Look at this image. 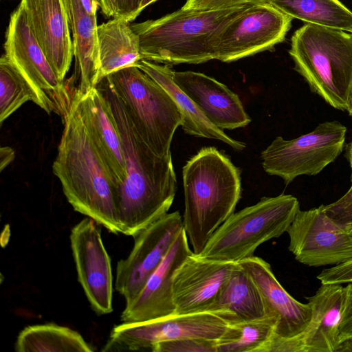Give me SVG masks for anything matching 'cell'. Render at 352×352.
<instances>
[{"label": "cell", "instance_id": "3957f363", "mask_svg": "<svg viewBox=\"0 0 352 352\" xmlns=\"http://www.w3.org/2000/svg\"><path fill=\"white\" fill-rule=\"evenodd\" d=\"M184 230L199 254L214 231L234 213L241 196V172L224 153L201 148L182 169Z\"/></svg>", "mask_w": 352, "mask_h": 352}, {"label": "cell", "instance_id": "60d3db41", "mask_svg": "<svg viewBox=\"0 0 352 352\" xmlns=\"http://www.w3.org/2000/svg\"><path fill=\"white\" fill-rule=\"evenodd\" d=\"M248 2L252 3H265L267 2L268 0H246Z\"/></svg>", "mask_w": 352, "mask_h": 352}, {"label": "cell", "instance_id": "6da1fadb", "mask_svg": "<svg viewBox=\"0 0 352 352\" xmlns=\"http://www.w3.org/2000/svg\"><path fill=\"white\" fill-rule=\"evenodd\" d=\"M119 133L126 177L119 188L121 233L134 236L168 213L177 191L172 155L161 157L145 143L106 77L96 85Z\"/></svg>", "mask_w": 352, "mask_h": 352}, {"label": "cell", "instance_id": "7c38bea8", "mask_svg": "<svg viewBox=\"0 0 352 352\" xmlns=\"http://www.w3.org/2000/svg\"><path fill=\"white\" fill-rule=\"evenodd\" d=\"M292 19L267 2L252 3L221 32L217 60L230 63L273 48L285 39Z\"/></svg>", "mask_w": 352, "mask_h": 352}, {"label": "cell", "instance_id": "8992f818", "mask_svg": "<svg viewBox=\"0 0 352 352\" xmlns=\"http://www.w3.org/2000/svg\"><path fill=\"white\" fill-rule=\"evenodd\" d=\"M299 210V202L292 195L263 197L256 204L232 214L197 255L238 263L253 256L262 243L287 232Z\"/></svg>", "mask_w": 352, "mask_h": 352}, {"label": "cell", "instance_id": "2e32d148", "mask_svg": "<svg viewBox=\"0 0 352 352\" xmlns=\"http://www.w3.org/2000/svg\"><path fill=\"white\" fill-rule=\"evenodd\" d=\"M235 264L188 256L173 277L175 314L209 311Z\"/></svg>", "mask_w": 352, "mask_h": 352}, {"label": "cell", "instance_id": "9a60e30c", "mask_svg": "<svg viewBox=\"0 0 352 352\" xmlns=\"http://www.w3.org/2000/svg\"><path fill=\"white\" fill-rule=\"evenodd\" d=\"M238 263L257 285L268 312L278 318L267 351L278 352L283 344L305 331L312 317V307L308 302L302 303L289 295L276 278L270 265L263 258L253 255Z\"/></svg>", "mask_w": 352, "mask_h": 352}, {"label": "cell", "instance_id": "f546056e", "mask_svg": "<svg viewBox=\"0 0 352 352\" xmlns=\"http://www.w3.org/2000/svg\"><path fill=\"white\" fill-rule=\"evenodd\" d=\"M153 352H217V340L188 338L156 343Z\"/></svg>", "mask_w": 352, "mask_h": 352}, {"label": "cell", "instance_id": "603a6c76", "mask_svg": "<svg viewBox=\"0 0 352 352\" xmlns=\"http://www.w3.org/2000/svg\"><path fill=\"white\" fill-rule=\"evenodd\" d=\"M72 34L74 56L80 76L77 89L82 94L99 82V47L96 16L86 12L80 0H63Z\"/></svg>", "mask_w": 352, "mask_h": 352}, {"label": "cell", "instance_id": "ee69618b", "mask_svg": "<svg viewBox=\"0 0 352 352\" xmlns=\"http://www.w3.org/2000/svg\"><path fill=\"white\" fill-rule=\"evenodd\" d=\"M352 34V33H351Z\"/></svg>", "mask_w": 352, "mask_h": 352}, {"label": "cell", "instance_id": "5bb4252c", "mask_svg": "<svg viewBox=\"0 0 352 352\" xmlns=\"http://www.w3.org/2000/svg\"><path fill=\"white\" fill-rule=\"evenodd\" d=\"M96 221L85 218L71 230L70 243L78 280L93 309L100 315L113 311L111 260Z\"/></svg>", "mask_w": 352, "mask_h": 352}, {"label": "cell", "instance_id": "ba28073f", "mask_svg": "<svg viewBox=\"0 0 352 352\" xmlns=\"http://www.w3.org/2000/svg\"><path fill=\"white\" fill-rule=\"evenodd\" d=\"M346 127L339 121L319 124L312 131L292 140L277 136L261 152V165L270 175L288 185L300 175H316L343 151Z\"/></svg>", "mask_w": 352, "mask_h": 352}, {"label": "cell", "instance_id": "f35d334b", "mask_svg": "<svg viewBox=\"0 0 352 352\" xmlns=\"http://www.w3.org/2000/svg\"><path fill=\"white\" fill-rule=\"evenodd\" d=\"M346 158L348 160L351 170V182H352V140L346 145Z\"/></svg>", "mask_w": 352, "mask_h": 352}, {"label": "cell", "instance_id": "ab89813d", "mask_svg": "<svg viewBox=\"0 0 352 352\" xmlns=\"http://www.w3.org/2000/svg\"><path fill=\"white\" fill-rule=\"evenodd\" d=\"M157 0H142L140 6V13L148 6L153 3V2L156 1Z\"/></svg>", "mask_w": 352, "mask_h": 352}, {"label": "cell", "instance_id": "4dcf8cb0", "mask_svg": "<svg viewBox=\"0 0 352 352\" xmlns=\"http://www.w3.org/2000/svg\"><path fill=\"white\" fill-rule=\"evenodd\" d=\"M324 212L348 232L352 228V184L339 199L324 205Z\"/></svg>", "mask_w": 352, "mask_h": 352}, {"label": "cell", "instance_id": "e575fe53", "mask_svg": "<svg viewBox=\"0 0 352 352\" xmlns=\"http://www.w3.org/2000/svg\"><path fill=\"white\" fill-rule=\"evenodd\" d=\"M142 0H116V14L114 18H120L128 22L133 21L140 14Z\"/></svg>", "mask_w": 352, "mask_h": 352}, {"label": "cell", "instance_id": "7bdbcfd3", "mask_svg": "<svg viewBox=\"0 0 352 352\" xmlns=\"http://www.w3.org/2000/svg\"><path fill=\"white\" fill-rule=\"evenodd\" d=\"M349 114L352 117V109H351V110L349 112Z\"/></svg>", "mask_w": 352, "mask_h": 352}, {"label": "cell", "instance_id": "277c9868", "mask_svg": "<svg viewBox=\"0 0 352 352\" xmlns=\"http://www.w3.org/2000/svg\"><path fill=\"white\" fill-rule=\"evenodd\" d=\"M252 3L214 10L182 8L131 27L139 38L142 59L169 66L203 63L217 60L221 32Z\"/></svg>", "mask_w": 352, "mask_h": 352}, {"label": "cell", "instance_id": "30bf717a", "mask_svg": "<svg viewBox=\"0 0 352 352\" xmlns=\"http://www.w3.org/2000/svg\"><path fill=\"white\" fill-rule=\"evenodd\" d=\"M4 50L5 55L45 100L52 112L63 120L70 108L73 94L57 76L34 36L20 4L10 16Z\"/></svg>", "mask_w": 352, "mask_h": 352}, {"label": "cell", "instance_id": "7a4b0ae2", "mask_svg": "<svg viewBox=\"0 0 352 352\" xmlns=\"http://www.w3.org/2000/svg\"><path fill=\"white\" fill-rule=\"evenodd\" d=\"M62 120L63 131L52 170L65 196L74 210L114 234L121 233L119 185L90 136L74 92Z\"/></svg>", "mask_w": 352, "mask_h": 352}, {"label": "cell", "instance_id": "7402d4cb", "mask_svg": "<svg viewBox=\"0 0 352 352\" xmlns=\"http://www.w3.org/2000/svg\"><path fill=\"white\" fill-rule=\"evenodd\" d=\"M136 66L159 83L171 96L182 116V127L185 133L199 138L223 142L236 151H242L245 144L228 136L204 115L197 104L176 85L174 71L169 65L142 59Z\"/></svg>", "mask_w": 352, "mask_h": 352}, {"label": "cell", "instance_id": "4316f807", "mask_svg": "<svg viewBox=\"0 0 352 352\" xmlns=\"http://www.w3.org/2000/svg\"><path fill=\"white\" fill-rule=\"evenodd\" d=\"M292 19L352 33V12L339 0H268Z\"/></svg>", "mask_w": 352, "mask_h": 352}, {"label": "cell", "instance_id": "b9f144b4", "mask_svg": "<svg viewBox=\"0 0 352 352\" xmlns=\"http://www.w3.org/2000/svg\"><path fill=\"white\" fill-rule=\"evenodd\" d=\"M349 234L352 237V228L349 231Z\"/></svg>", "mask_w": 352, "mask_h": 352}, {"label": "cell", "instance_id": "e0dca14e", "mask_svg": "<svg viewBox=\"0 0 352 352\" xmlns=\"http://www.w3.org/2000/svg\"><path fill=\"white\" fill-rule=\"evenodd\" d=\"M193 253L183 229L166 256L151 274L139 294L126 306L122 322H145L175 315L173 297V277L176 270Z\"/></svg>", "mask_w": 352, "mask_h": 352}, {"label": "cell", "instance_id": "d4e9b609", "mask_svg": "<svg viewBox=\"0 0 352 352\" xmlns=\"http://www.w3.org/2000/svg\"><path fill=\"white\" fill-rule=\"evenodd\" d=\"M99 80L141 60L139 38L129 22L113 18L98 25ZM99 81V82H100Z\"/></svg>", "mask_w": 352, "mask_h": 352}, {"label": "cell", "instance_id": "484cf974", "mask_svg": "<svg viewBox=\"0 0 352 352\" xmlns=\"http://www.w3.org/2000/svg\"><path fill=\"white\" fill-rule=\"evenodd\" d=\"M14 349L17 352L93 351L78 332L52 323L24 328L16 338Z\"/></svg>", "mask_w": 352, "mask_h": 352}, {"label": "cell", "instance_id": "d6a6232c", "mask_svg": "<svg viewBox=\"0 0 352 352\" xmlns=\"http://www.w3.org/2000/svg\"><path fill=\"white\" fill-rule=\"evenodd\" d=\"M346 284L344 287L345 297L339 328L340 344L352 338V282Z\"/></svg>", "mask_w": 352, "mask_h": 352}, {"label": "cell", "instance_id": "1f68e13d", "mask_svg": "<svg viewBox=\"0 0 352 352\" xmlns=\"http://www.w3.org/2000/svg\"><path fill=\"white\" fill-rule=\"evenodd\" d=\"M321 284H345L352 282V260L324 269L317 276Z\"/></svg>", "mask_w": 352, "mask_h": 352}, {"label": "cell", "instance_id": "8d00e7d4", "mask_svg": "<svg viewBox=\"0 0 352 352\" xmlns=\"http://www.w3.org/2000/svg\"><path fill=\"white\" fill-rule=\"evenodd\" d=\"M102 13L107 17L114 18L116 14V0H99Z\"/></svg>", "mask_w": 352, "mask_h": 352}, {"label": "cell", "instance_id": "4fadbf2b", "mask_svg": "<svg viewBox=\"0 0 352 352\" xmlns=\"http://www.w3.org/2000/svg\"><path fill=\"white\" fill-rule=\"evenodd\" d=\"M183 229L182 215L175 211L166 213L133 236L131 252L118 263L116 268V289L126 303L139 294Z\"/></svg>", "mask_w": 352, "mask_h": 352}, {"label": "cell", "instance_id": "d590c367", "mask_svg": "<svg viewBox=\"0 0 352 352\" xmlns=\"http://www.w3.org/2000/svg\"><path fill=\"white\" fill-rule=\"evenodd\" d=\"M15 157L14 151L9 146H1L0 148V170L6 168Z\"/></svg>", "mask_w": 352, "mask_h": 352}, {"label": "cell", "instance_id": "ac0fdd59", "mask_svg": "<svg viewBox=\"0 0 352 352\" xmlns=\"http://www.w3.org/2000/svg\"><path fill=\"white\" fill-rule=\"evenodd\" d=\"M20 5L57 76L64 80L74 56V48L63 1L21 0Z\"/></svg>", "mask_w": 352, "mask_h": 352}, {"label": "cell", "instance_id": "74e56055", "mask_svg": "<svg viewBox=\"0 0 352 352\" xmlns=\"http://www.w3.org/2000/svg\"><path fill=\"white\" fill-rule=\"evenodd\" d=\"M336 352H352V338L341 342L337 347Z\"/></svg>", "mask_w": 352, "mask_h": 352}, {"label": "cell", "instance_id": "836d02e7", "mask_svg": "<svg viewBox=\"0 0 352 352\" xmlns=\"http://www.w3.org/2000/svg\"><path fill=\"white\" fill-rule=\"evenodd\" d=\"M246 0H187L184 9L214 10L243 5Z\"/></svg>", "mask_w": 352, "mask_h": 352}, {"label": "cell", "instance_id": "cb8c5ba5", "mask_svg": "<svg viewBox=\"0 0 352 352\" xmlns=\"http://www.w3.org/2000/svg\"><path fill=\"white\" fill-rule=\"evenodd\" d=\"M209 311L226 312L230 324L270 314L257 285L239 263L235 264Z\"/></svg>", "mask_w": 352, "mask_h": 352}, {"label": "cell", "instance_id": "44dd1931", "mask_svg": "<svg viewBox=\"0 0 352 352\" xmlns=\"http://www.w3.org/2000/svg\"><path fill=\"white\" fill-rule=\"evenodd\" d=\"M74 92L90 136L120 188L126 177L125 161L119 133L107 102L96 87L85 94L78 89Z\"/></svg>", "mask_w": 352, "mask_h": 352}, {"label": "cell", "instance_id": "9c48e42d", "mask_svg": "<svg viewBox=\"0 0 352 352\" xmlns=\"http://www.w3.org/2000/svg\"><path fill=\"white\" fill-rule=\"evenodd\" d=\"M225 311H206L115 326L102 351L150 350L157 342L188 338L218 340L228 328Z\"/></svg>", "mask_w": 352, "mask_h": 352}, {"label": "cell", "instance_id": "52a82bcc", "mask_svg": "<svg viewBox=\"0 0 352 352\" xmlns=\"http://www.w3.org/2000/svg\"><path fill=\"white\" fill-rule=\"evenodd\" d=\"M106 78L145 143L159 156L171 155V142L182 116L170 94L137 66Z\"/></svg>", "mask_w": 352, "mask_h": 352}, {"label": "cell", "instance_id": "5b68a950", "mask_svg": "<svg viewBox=\"0 0 352 352\" xmlns=\"http://www.w3.org/2000/svg\"><path fill=\"white\" fill-rule=\"evenodd\" d=\"M289 53L311 91L334 109L351 110V33L305 23L294 33Z\"/></svg>", "mask_w": 352, "mask_h": 352}, {"label": "cell", "instance_id": "83f0119b", "mask_svg": "<svg viewBox=\"0 0 352 352\" xmlns=\"http://www.w3.org/2000/svg\"><path fill=\"white\" fill-rule=\"evenodd\" d=\"M278 322V316L270 314L230 324L217 340V352H267Z\"/></svg>", "mask_w": 352, "mask_h": 352}, {"label": "cell", "instance_id": "ffe728a7", "mask_svg": "<svg viewBox=\"0 0 352 352\" xmlns=\"http://www.w3.org/2000/svg\"><path fill=\"white\" fill-rule=\"evenodd\" d=\"M345 297L341 284H322L315 294L307 298L312 317L305 331L283 344L278 352H336Z\"/></svg>", "mask_w": 352, "mask_h": 352}, {"label": "cell", "instance_id": "f1b7e54d", "mask_svg": "<svg viewBox=\"0 0 352 352\" xmlns=\"http://www.w3.org/2000/svg\"><path fill=\"white\" fill-rule=\"evenodd\" d=\"M28 101L50 114L45 100L5 55L0 59V124Z\"/></svg>", "mask_w": 352, "mask_h": 352}, {"label": "cell", "instance_id": "d6986e66", "mask_svg": "<svg viewBox=\"0 0 352 352\" xmlns=\"http://www.w3.org/2000/svg\"><path fill=\"white\" fill-rule=\"evenodd\" d=\"M173 78L208 120L221 130H233L250 123L239 96L214 78L192 71H174Z\"/></svg>", "mask_w": 352, "mask_h": 352}, {"label": "cell", "instance_id": "8fae6325", "mask_svg": "<svg viewBox=\"0 0 352 352\" xmlns=\"http://www.w3.org/2000/svg\"><path fill=\"white\" fill-rule=\"evenodd\" d=\"M323 206L299 210L287 230L289 250L296 261L309 267L352 260V237L327 214Z\"/></svg>", "mask_w": 352, "mask_h": 352}]
</instances>
